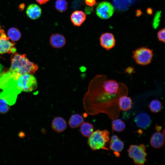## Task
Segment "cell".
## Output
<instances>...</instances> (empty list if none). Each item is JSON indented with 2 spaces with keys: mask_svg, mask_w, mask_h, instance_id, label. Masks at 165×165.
Listing matches in <instances>:
<instances>
[{
  "mask_svg": "<svg viewBox=\"0 0 165 165\" xmlns=\"http://www.w3.org/2000/svg\"><path fill=\"white\" fill-rule=\"evenodd\" d=\"M17 84L18 89L20 93L22 91L31 92L37 87V80L31 74L20 75L17 79Z\"/></svg>",
  "mask_w": 165,
  "mask_h": 165,
  "instance_id": "6",
  "label": "cell"
},
{
  "mask_svg": "<svg viewBox=\"0 0 165 165\" xmlns=\"http://www.w3.org/2000/svg\"><path fill=\"white\" fill-rule=\"evenodd\" d=\"M125 72L129 74H131L135 72L134 68L132 67H129L127 68L125 70Z\"/></svg>",
  "mask_w": 165,
  "mask_h": 165,
  "instance_id": "28",
  "label": "cell"
},
{
  "mask_svg": "<svg viewBox=\"0 0 165 165\" xmlns=\"http://www.w3.org/2000/svg\"><path fill=\"white\" fill-rule=\"evenodd\" d=\"M96 12L97 16L100 18L106 19L112 15L114 12V8L110 2L103 1L98 4Z\"/></svg>",
  "mask_w": 165,
  "mask_h": 165,
  "instance_id": "7",
  "label": "cell"
},
{
  "mask_svg": "<svg viewBox=\"0 0 165 165\" xmlns=\"http://www.w3.org/2000/svg\"><path fill=\"white\" fill-rule=\"evenodd\" d=\"M161 12L160 11H158L157 12L154 16L153 26L155 29H156L159 25L160 21V18L161 16Z\"/></svg>",
  "mask_w": 165,
  "mask_h": 165,
  "instance_id": "25",
  "label": "cell"
},
{
  "mask_svg": "<svg viewBox=\"0 0 165 165\" xmlns=\"http://www.w3.org/2000/svg\"><path fill=\"white\" fill-rule=\"evenodd\" d=\"M133 103L131 98L124 95L121 97L118 101V106L120 111H127L132 107Z\"/></svg>",
  "mask_w": 165,
  "mask_h": 165,
  "instance_id": "17",
  "label": "cell"
},
{
  "mask_svg": "<svg viewBox=\"0 0 165 165\" xmlns=\"http://www.w3.org/2000/svg\"><path fill=\"white\" fill-rule=\"evenodd\" d=\"M109 140V148L114 151V153H119L123 150L124 143L117 135H112Z\"/></svg>",
  "mask_w": 165,
  "mask_h": 165,
  "instance_id": "13",
  "label": "cell"
},
{
  "mask_svg": "<svg viewBox=\"0 0 165 165\" xmlns=\"http://www.w3.org/2000/svg\"><path fill=\"white\" fill-rule=\"evenodd\" d=\"M9 105L4 99L0 98V113L5 114L10 110Z\"/></svg>",
  "mask_w": 165,
  "mask_h": 165,
  "instance_id": "24",
  "label": "cell"
},
{
  "mask_svg": "<svg viewBox=\"0 0 165 165\" xmlns=\"http://www.w3.org/2000/svg\"><path fill=\"white\" fill-rule=\"evenodd\" d=\"M134 120L138 127L144 130L148 128L152 122L150 116L145 112H141L137 114Z\"/></svg>",
  "mask_w": 165,
  "mask_h": 165,
  "instance_id": "9",
  "label": "cell"
},
{
  "mask_svg": "<svg viewBox=\"0 0 165 165\" xmlns=\"http://www.w3.org/2000/svg\"><path fill=\"white\" fill-rule=\"evenodd\" d=\"M158 40L163 43L165 42V29L164 28L160 30L157 34Z\"/></svg>",
  "mask_w": 165,
  "mask_h": 165,
  "instance_id": "26",
  "label": "cell"
},
{
  "mask_svg": "<svg viewBox=\"0 0 165 165\" xmlns=\"http://www.w3.org/2000/svg\"><path fill=\"white\" fill-rule=\"evenodd\" d=\"M49 0H36V1L40 5L46 4Z\"/></svg>",
  "mask_w": 165,
  "mask_h": 165,
  "instance_id": "30",
  "label": "cell"
},
{
  "mask_svg": "<svg viewBox=\"0 0 165 165\" xmlns=\"http://www.w3.org/2000/svg\"><path fill=\"white\" fill-rule=\"evenodd\" d=\"M162 107L161 102L156 99L152 100L149 105V108L150 111L154 113L160 112L162 110Z\"/></svg>",
  "mask_w": 165,
  "mask_h": 165,
  "instance_id": "22",
  "label": "cell"
},
{
  "mask_svg": "<svg viewBox=\"0 0 165 165\" xmlns=\"http://www.w3.org/2000/svg\"><path fill=\"white\" fill-rule=\"evenodd\" d=\"M112 127L113 130L117 132H121L125 129L126 125L120 119L116 118L112 119Z\"/></svg>",
  "mask_w": 165,
  "mask_h": 165,
  "instance_id": "20",
  "label": "cell"
},
{
  "mask_svg": "<svg viewBox=\"0 0 165 165\" xmlns=\"http://www.w3.org/2000/svg\"><path fill=\"white\" fill-rule=\"evenodd\" d=\"M164 143L165 136L160 132L154 133L150 139V145L155 148H162L164 145Z\"/></svg>",
  "mask_w": 165,
  "mask_h": 165,
  "instance_id": "11",
  "label": "cell"
},
{
  "mask_svg": "<svg viewBox=\"0 0 165 165\" xmlns=\"http://www.w3.org/2000/svg\"><path fill=\"white\" fill-rule=\"evenodd\" d=\"M162 134L165 136V129H163L162 131Z\"/></svg>",
  "mask_w": 165,
  "mask_h": 165,
  "instance_id": "36",
  "label": "cell"
},
{
  "mask_svg": "<svg viewBox=\"0 0 165 165\" xmlns=\"http://www.w3.org/2000/svg\"><path fill=\"white\" fill-rule=\"evenodd\" d=\"M86 15L81 10H76L71 14L70 19L71 22L74 25L79 27L85 21Z\"/></svg>",
  "mask_w": 165,
  "mask_h": 165,
  "instance_id": "16",
  "label": "cell"
},
{
  "mask_svg": "<svg viewBox=\"0 0 165 165\" xmlns=\"http://www.w3.org/2000/svg\"><path fill=\"white\" fill-rule=\"evenodd\" d=\"M129 157L137 165H143L147 161L146 148L144 144L130 145L127 150Z\"/></svg>",
  "mask_w": 165,
  "mask_h": 165,
  "instance_id": "4",
  "label": "cell"
},
{
  "mask_svg": "<svg viewBox=\"0 0 165 165\" xmlns=\"http://www.w3.org/2000/svg\"><path fill=\"white\" fill-rule=\"evenodd\" d=\"M66 120L61 117H56L53 119L51 123V127L55 132L61 133L64 131L67 128Z\"/></svg>",
  "mask_w": 165,
  "mask_h": 165,
  "instance_id": "15",
  "label": "cell"
},
{
  "mask_svg": "<svg viewBox=\"0 0 165 165\" xmlns=\"http://www.w3.org/2000/svg\"><path fill=\"white\" fill-rule=\"evenodd\" d=\"M110 132L107 130H97L88 137L87 144L93 151L99 149L108 150L107 144L110 140Z\"/></svg>",
  "mask_w": 165,
  "mask_h": 165,
  "instance_id": "3",
  "label": "cell"
},
{
  "mask_svg": "<svg viewBox=\"0 0 165 165\" xmlns=\"http://www.w3.org/2000/svg\"><path fill=\"white\" fill-rule=\"evenodd\" d=\"M68 3L66 0H57L55 7L57 10L61 13L65 11L68 8Z\"/></svg>",
  "mask_w": 165,
  "mask_h": 165,
  "instance_id": "23",
  "label": "cell"
},
{
  "mask_svg": "<svg viewBox=\"0 0 165 165\" xmlns=\"http://www.w3.org/2000/svg\"><path fill=\"white\" fill-rule=\"evenodd\" d=\"M128 93L127 86L123 83L108 79L105 75H97L90 81L84 95V109L90 115L102 113L111 119L117 118L121 111L119 100L123 95H127Z\"/></svg>",
  "mask_w": 165,
  "mask_h": 165,
  "instance_id": "1",
  "label": "cell"
},
{
  "mask_svg": "<svg viewBox=\"0 0 165 165\" xmlns=\"http://www.w3.org/2000/svg\"><path fill=\"white\" fill-rule=\"evenodd\" d=\"M2 65L0 64V76L1 75V74L2 73L0 72L2 70Z\"/></svg>",
  "mask_w": 165,
  "mask_h": 165,
  "instance_id": "37",
  "label": "cell"
},
{
  "mask_svg": "<svg viewBox=\"0 0 165 165\" xmlns=\"http://www.w3.org/2000/svg\"><path fill=\"white\" fill-rule=\"evenodd\" d=\"M162 127L161 126L156 125L155 127V129L157 132H160V131L162 129Z\"/></svg>",
  "mask_w": 165,
  "mask_h": 165,
  "instance_id": "34",
  "label": "cell"
},
{
  "mask_svg": "<svg viewBox=\"0 0 165 165\" xmlns=\"http://www.w3.org/2000/svg\"><path fill=\"white\" fill-rule=\"evenodd\" d=\"M92 11V7L89 6L86 7L85 9V12L86 14H89L91 13Z\"/></svg>",
  "mask_w": 165,
  "mask_h": 165,
  "instance_id": "29",
  "label": "cell"
},
{
  "mask_svg": "<svg viewBox=\"0 0 165 165\" xmlns=\"http://www.w3.org/2000/svg\"><path fill=\"white\" fill-rule=\"evenodd\" d=\"M136 16L139 17L142 14V12L141 11L140 9H137L136 11Z\"/></svg>",
  "mask_w": 165,
  "mask_h": 165,
  "instance_id": "31",
  "label": "cell"
},
{
  "mask_svg": "<svg viewBox=\"0 0 165 165\" xmlns=\"http://www.w3.org/2000/svg\"><path fill=\"white\" fill-rule=\"evenodd\" d=\"M26 13L29 18L32 20H36L40 17L42 11L38 5L35 4H32L29 5L27 7Z\"/></svg>",
  "mask_w": 165,
  "mask_h": 165,
  "instance_id": "14",
  "label": "cell"
},
{
  "mask_svg": "<svg viewBox=\"0 0 165 165\" xmlns=\"http://www.w3.org/2000/svg\"><path fill=\"white\" fill-rule=\"evenodd\" d=\"M100 42L102 48L109 50L115 46L116 40L114 35L112 33L106 32L103 33L101 36Z\"/></svg>",
  "mask_w": 165,
  "mask_h": 165,
  "instance_id": "8",
  "label": "cell"
},
{
  "mask_svg": "<svg viewBox=\"0 0 165 165\" xmlns=\"http://www.w3.org/2000/svg\"><path fill=\"white\" fill-rule=\"evenodd\" d=\"M147 13L149 15H152V13H153L152 10L150 8H148L147 9Z\"/></svg>",
  "mask_w": 165,
  "mask_h": 165,
  "instance_id": "32",
  "label": "cell"
},
{
  "mask_svg": "<svg viewBox=\"0 0 165 165\" xmlns=\"http://www.w3.org/2000/svg\"><path fill=\"white\" fill-rule=\"evenodd\" d=\"M11 66L9 70L19 75H33L38 68L37 64L29 61L25 54L13 53L11 56Z\"/></svg>",
  "mask_w": 165,
  "mask_h": 165,
  "instance_id": "2",
  "label": "cell"
},
{
  "mask_svg": "<svg viewBox=\"0 0 165 165\" xmlns=\"http://www.w3.org/2000/svg\"><path fill=\"white\" fill-rule=\"evenodd\" d=\"M15 45L14 42H10L9 39L0 37V54L15 53L16 49L13 47Z\"/></svg>",
  "mask_w": 165,
  "mask_h": 165,
  "instance_id": "12",
  "label": "cell"
},
{
  "mask_svg": "<svg viewBox=\"0 0 165 165\" xmlns=\"http://www.w3.org/2000/svg\"><path fill=\"white\" fill-rule=\"evenodd\" d=\"M93 125L88 122H83L80 126V132L85 137H89L94 132Z\"/></svg>",
  "mask_w": 165,
  "mask_h": 165,
  "instance_id": "19",
  "label": "cell"
},
{
  "mask_svg": "<svg viewBox=\"0 0 165 165\" xmlns=\"http://www.w3.org/2000/svg\"><path fill=\"white\" fill-rule=\"evenodd\" d=\"M25 7V6L24 4H21L19 6V8L20 9H23Z\"/></svg>",
  "mask_w": 165,
  "mask_h": 165,
  "instance_id": "35",
  "label": "cell"
},
{
  "mask_svg": "<svg viewBox=\"0 0 165 165\" xmlns=\"http://www.w3.org/2000/svg\"><path fill=\"white\" fill-rule=\"evenodd\" d=\"M1 31H2V29H1V27L0 26V34L1 32Z\"/></svg>",
  "mask_w": 165,
  "mask_h": 165,
  "instance_id": "38",
  "label": "cell"
},
{
  "mask_svg": "<svg viewBox=\"0 0 165 165\" xmlns=\"http://www.w3.org/2000/svg\"><path fill=\"white\" fill-rule=\"evenodd\" d=\"M50 43L52 47L55 49H60L65 45L66 39L63 35L58 33H55L50 36Z\"/></svg>",
  "mask_w": 165,
  "mask_h": 165,
  "instance_id": "10",
  "label": "cell"
},
{
  "mask_svg": "<svg viewBox=\"0 0 165 165\" xmlns=\"http://www.w3.org/2000/svg\"><path fill=\"white\" fill-rule=\"evenodd\" d=\"M85 3L88 6L92 7L96 3V0H84Z\"/></svg>",
  "mask_w": 165,
  "mask_h": 165,
  "instance_id": "27",
  "label": "cell"
},
{
  "mask_svg": "<svg viewBox=\"0 0 165 165\" xmlns=\"http://www.w3.org/2000/svg\"><path fill=\"white\" fill-rule=\"evenodd\" d=\"M153 50L145 47L139 48L133 51L132 57L136 64L146 65L150 64L152 60Z\"/></svg>",
  "mask_w": 165,
  "mask_h": 165,
  "instance_id": "5",
  "label": "cell"
},
{
  "mask_svg": "<svg viewBox=\"0 0 165 165\" xmlns=\"http://www.w3.org/2000/svg\"><path fill=\"white\" fill-rule=\"evenodd\" d=\"M18 136L21 138H23L25 136V134L23 132L20 131L19 133Z\"/></svg>",
  "mask_w": 165,
  "mask_h": 165,
  "instance_id": "33",
  "label": "cell"
},
{
  "mask_svg": "<svg viewBox=\"0 0 165 165\" xmlns=\"http://www.w3.org/2000/svg\"><path fill=\"white\" fill-rule=\"evenodd\" d=\"M83 121V118L82 116L75 114L71 115L68 120V123L71 128L75 129L80 126Z\"/></svg>",
  "mask_w": 165,
  "mask_h": 165,
  "instance_id": "18",
  "label": "cell"
},
{
  "mask_svg": "<svg viewBox=\"0 0 165 165\" xmlns=\"http://www.w3.org/2000/svg\"><path fill=\"white\" fill-rule=\"evenodd\" d=\"M9 38L13 41L19 40L21 37V34L19 30L14 27L10 28L7 31Z\"/></svg>",
  "mask_w": 165,
  "mask_h": 165,
  "instance_id": "21",
  "label": "cell"
}]
</instances>
